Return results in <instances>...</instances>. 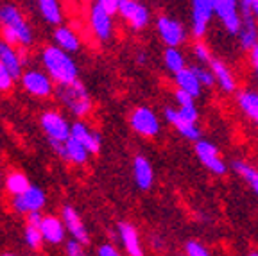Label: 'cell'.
Wrapping results in <instances>:
<instances>
[{
  "label": "cell",
  "instance_id": "6da1fadb",
  "mask_svg": "<svg viewBox=\"0 0 258 256\" xmlns=\"http://www.w3.org/2000/svg\"><path fill=\"white\" fill-rule=\"evenodd\" d=\"M0 40L22 48H29L34 43L31 24L25 20L22 9L11 2L0 6Z\"/></svg>",
  "mask_w": 258,
  "mask_h": 256
},
{
  "label": "cell",
  "instance_id": "7a4b0ae2",
  "mask_svg": "<svg viewBox=\"0 0 258 256\" xmlns=\"http://www.w3.org/2000/svg\"><path fill=\"white\" fill-rule=\"evenodd\" d=\"M40 63L56 84H69L79 79V67L76 59L57 45H47L41 48Z\"/></svg>",
  "mask_w": 258,
  "mask_h": 256
},
{
  "label": "cell",
  "instance_id": "3957f363",
  "mask_svg": "<svg viewBox=\"0 0 258 256\" xmlns=\"http://www.w3.org/2000/svg\"><path fill=\"white\" fill-rule=\"evenodd\" d=\"M54 95L61 102V106L72 116H76L77 120H83L93 109L92 95L79 79L69 84H57Z\"/></svg>",
  "mask_w": 258,
  "mask_h": 256
},
{
  "label": "cell",
  "instance_id": "277c9868",
  "mask_svg": "<svg viewBox=\"0 0 258 256\" xmlns=\"http://www.w3.org/2000/svg\"><path fill=\"white\" fill-rule=\"evenodd\" d=\"M20 84L25 93L36 99H48L56 92V83L43 68H27L20 76Z\"/></svg>",
  "mask_w": 258,
  "mask_h": 256
},
{
  "label": "cell",
  "instance_id": "5b68a950",
  "mask_svg": "<svg viewBox=\"0 0 258 256\" xmlns=\"http://www.w3.org/2000/svg\"><path fill=\"white\" fill-rule=\"evenodd\" d=\"M129 125L138 136H144V138H154L161 131L160 116L156 115L154 109L147 108V106H138L131 111Z\"/></svg>",
  "mask_w": 258,
  "mask_h": 256
},
{
  "label": "cell",
  "instance_id": "8992f818",
  "mask_svg": "<svg viewBox=\"0 0 258 256\" xmlns=\"http://www.w3.org/2000/svg\"><path fill=\"white\" fill-rule=\"evenodd\" d=\"M47 206V194L41 186L32 184L29 186L25 192L18 194V196L11 197V208L16 213L27 217L29 213H36Z\"/></svg>",
  "mask_w": 258,
  "mask_h": 256
},
{
  "label": "cell",
  "instance_id": "52a82bcc",
  "mask_svg": "<svg viewBox=\"0 0 258 256\" xmlns=\"http://www.w3.org/2000/svg\"><path fill=\"white\" fill-rule=\"evenodd\" d=\"M194 149H196V156L201 161V165L205 168H208L210 172L215 176H224L228 172V163L224 161V158L221 156L217 145L210 140H203L199 138L198 142H194Z\"/></svg>",
  "mask_w": 258,
  "mask_h": 256
},
{
  "label": "cell",
  "instance_id": "ba28073f",
  "mask_svg": "<svg viewBox=\"0 0 258 256\" xmlns=\"http://www.w3.org/2000/svg\"><path fill=\"white\" fill-rule=\"evenodd\" d=\"M40 125L48 142H67L70 138V122L56 109H47L41 113Z\"/></svg>",
  "mask_w": 258,
  "mask_h": 256
},
{
  "label": "cell",
  "instance_id": "9c48e42d",
  "mask_svg": "<svg viewBox=\"0 0 258 256\" xmlns=\"http://www.w3.org/2000/svg\"><path fill=\"white\" fill-rule=\"evenodd\" d=\"M117 15L133 29V31H144L151 22V11L140 0H120Z\"/></svg>",
  "mask_w": 258,
  "mask_h": 256
},
{
  "label": "cell",
  "instance_id": "30bf717a",
  "mask_svg": "<svg viewBox=\"0 0 258 256\" xmlns=\"http://www.w3.org/2000/svg\"><path fill=\"white\" fill-rule=\"evenodd\" d=\"M156 31L158 36L167 47H179L186 41L188 34H186L185 27L177 20L170 18L167 15H161L156 18Z\"/></svg>",
  "mask_w": 258,
  "mask_h": 256
},
{
  "label": "cell",
  "instance_id": "8fae6325",
  "mask_svg": "<svg viewBox=\"0 0 258 256\" xmlns=\"http://www.w3.org/2000/svg\"><path fill=\"white\" fill-rule=\"evenodd\" d=\"M214 11L226 31L237 36L240 29V4L238 0H212Z\"/></svg>",
  "mask_w": 258,
  "mask_h": 256
},
{
  "label": "cell",
  "instance_id": "7c38bea8",
  "mask_svg": "<svg viewBox=\"0 0 258 256\" xmlns=\"http://www.w3.org/2000/svg\"><path fill=\"white\" fill-rule=\"evenodd\" d=\"M61 220H63L64 229H67V235L72 238V240H77L79 244L88 245L90 244V231L86 229L85 222L81 219L79 212L74 208L72 204H64L61 208Z\"/></svg>",
  "mask_w": 258,
  "mask_h": 256
},
{
  "label": "cell",
  "instance_id": "4fadbf2b",
  "mask_svg": "<svg viewBox=\"0 0 258 256\" xmlns=\"http://www.w3.org/2000/svg\"><path fill=\"white\" fill-rule=\"evenodd\" d=\"M90 29L99 41H108L113 36V15H109L101 4H93L90 8Z\"/></svg>",
  "mask_w": 258,
  "mask_h": 256
},
{
  "label": "cell",
  "instance_id": "5bb4252c",
  "mask_svg": "<svg viewBox=\"0 0 258 256\" xmlns=\"http://www.w3.org/2000/svg\"><path fill=\"white\" fill-rule=\"evenodd\" d=\"M214 15L215 11L212 0H192V34L198 40L206 34Z\"/></svg>",
  "mask_w": 258,
  "mask_h": 256
},
{
  "label": "cell",
  "instance_id": "9a60e30c",
  "mask_svg": "<svg viewBox=\"0 0 258 256\" xmlns=\"http://www.w3.org/2000/svg\"><path fill=\"white\" fill-rule=\"evenodd\" d=\"M163 116H165V120L169 122L172 127H176V131L186 138L190 142H198L201 138V129H199L198 122H192L188 118L181 115V113L177 111V108H172V106H167L163 109Z\"/></svg>",
  "mask_w": 258,
  "mask_h": 256
},
{
  "label": "cell",
  "instance_id": "2e32d148",
  "mask_svg": "<svg viewBox=\"0 0 258 256\" xmlns=\"http://www.w3.org/2000/svg\"><path fill=\"white\" fill-rule=\"evenodd\" d=\"M117 235L125 256H145V249L140 240V233L131 222H118Z\"/></svg>",
  "mask_w": 258,
  "mask_h": 256
},
{
  "label": "cell",
  "instance_id": "e0dca14e",
  "mask_svg": "<svg viewBox=\"0 0 258 256\" xmlns=\"http://www.w3.org/2000/svg\"><path fill=\"white\" fill-rule=\"evenodd\" d=\"M25 50H27V48L13 47V45L6 43L4 40H0V63L4 65L9 72L13 74L15 79H20L22 72H24Z\"/></svg>",
  "mask_w": 258,
  "mask_h": 256
},
{
  "label": "cell",
  "instance_id": "ac0fdd59",
  "mask_svg": "<svg viewBox=\"0 0 258 256\" xmlns=\"http://www.w3.org/2000/svg\"><path fill=\"white\" fill-rule=\"evenodd\" d=\"M70 136L85 145L90 154H97L102 147V136L97 131H93V129L83 120H76L74 124H70Z\"/></svg>",
  "mask_w": 258,
  "mask_h": 256
},
{
  "label": "cell",
  "instance_id": "d6986e66",
  "mask_svg": "<svg viewBox=\"0 0 258 256\" xmlns=\"http://www.w3.org/2000/svg\"><path fill=\"white\" fill-rule=\"evenodd\" d=\"M40 231L43 242L50 245H61L67 242V229H64L61 217L57 215H43L40 222Z\"/></svg>",
  "mask_w": 258,
  "mask_h": 256
},
{
  "label": "cell",
  "instance_id": "ffe728a7",
  "mask_svg": "<svg viewBox=\"0 0 258 256\" xmlns=\"http://www.w3.org/2000/svg\"><path fill=\"white\" fill-rule=\"evenodd\" d=\"M240 47L244 50H251L258 45V22L249 11H240V29L237 32Z\"/></svg>",
  "mask_w": 258,
  "mask_h": 256
},
{
  "label": "cell",
  "instance_id": "44dd1931",
  "mask_svg": "<svg viewBox=\"0 0 258 256\" xmlns=\"http://www.w3.org/2000/svg\"><path fill=\"white\" fill-rule=\"evenodd\" d=\"M208 67L212 68V72L215 76V83L224 93H233L237 90V79H235L233 72L230 70V67L224 61L212 57V61L208 63Z\"/></svg>",
  "mask_w": 258,
  "mask_h": 256
},
{
  "label": "cell",
  "instance_id": "7402d4cb",
  "mask_svg": "<svg viewBox=\"0 0 258 256\" xmlns=\"http://www.w3.org/2000/svg\"><path fill=\"white\" fill-rule=\"evenodd\" d=\"M43 219L41 212L29 213L25 217V226H24V242L31 251H38L43 244V236L40 231V222Z\"/></svg>",
  "mask_w": 258,
  "mask_h": 256
},
{
  "label": "cell",
  "instance_id": "603a6c76",
  "mask_svg": "<svg viewBox=\"0 0 258 256\" xmlns=\"http://www.w3.org/2000/svg\"><path fill=\"white\" fill-rule=\"evenodd\" d=\"M133 177L135 183L140 190H151L154 183V168L151 165V161L144 156L138 154L133 160Z\"/></svg>",
  "mask_w": 258,
  "mask_h": 256
},
{
  "label": "cell",
  "instance_id": "cb8c5ba5",
  "mask_svg": "<svg viewBox=\"0 0 258 256\" xmlns=\"http://www.w3.org/2000/svg\"><path fill=\"white\" fill-rule=\"evenodd\" d=\"M54 45H57L59 48H63L64 52H79L81 50V38L79 34H77L76 31H74L72 27H69V25H57L56 29H54Z\"/></svg>",
  "mask_w": 258,
  "mask_h": 256
},
{
  "label": "cell",
  "instance_id": "d4e9b609",
  "mask_svg": "<svg viewBox=\"0 0 258 256\" xmlns=\"http://www.w3.org/2000/svg\"><path fill=\"white\" fill-rule=\"evenodd\" d=\"M174 83H176L177 90H183V92L190 93L194 99L201 97L203 84H201V81L198 79V76L194 74V70L190 67L183 68V70H179L177 74H174Z\"/></svg>",
  "mask_w": 258,
  "mask_h": 256
},
{
  "label": "cell",
  "instance_id": "484cf974",
  "mask_svg": "<svg viewBox=\"0 0 258 256\" xmlns=\"http://www.w3.org/2000/svg\"><path fill=\"white\" fill-rule=\"evenodd\" d=\"M237 104L240 111L258 127V92L254 90H240L237 93Z\"/></svg>",
  "mask_w": 258,
  "mask_h": 256
},
{
  "label": "cell",
  "instance_id": "4316f807",
  "mask_svg": "<svg viewBox=\"0 0 258 256\" xmlns=\"http://www.w3.org/2000/svg\"><path fill=\"white\" fill-rule=\"evenodd\" d=\"M88 158H90L88 149L81 144V142H77L76 138L70 136L69 140L64 142V149H63V156H61V160L69 161V163H72V165H86Z\"/></svg>",
  "mask_w": 258,
  "mask_h": 256
},
{
  "label": "cell",
  "instance_id": "83f0119b",
  "mask_svg": "<svg viewBox=\"0 0 258 256\" xmlns=\"http://www.w3.org/2000/svg\"><path fill=\"white\" fill-rule=\"evenodd\" d=\"M38 4V13L43 18V22H47L48 25H61L63 22V9H61L59 0H36Z\"/></svg>",
  "mask_w": 258,
  "mask_h": 256
},
{
  "label": "cell",
  "instance_id": "f1b7e54d",
  "mask_svg": "<svg viewBox=\"0 0 258 256\" xmlns=\"http://www.w3.org/2000/svg\"><path fill=\"white\" fill-rule=\"evenodd\" d=\"M4 186H6V192L11 197H15V196H18V194L25 192V190L31 186V181H29V177L25 176L24 172L13 170V172H9L8 176H6Z\"/></svg>",
  "mask_w": 258,
  "mask_h": 256
},
{
  "label": "cell",
  "instance_id": "f546056e",
  "mask_svg": "<svg viewBox=\"0 0 258 256\" xmlns=\"http://www.w3.org/2000/svg\"><path fill=\"white\" fill-rule=\"evenodd\" d=\"M231 168L235 170V174H238L242 179L249 184V188L253 190V194L258 197V170L256 168L251 167L249 163H246V161H242V160H235L233 163H231Z\"/></svg>",
  "mask_w": 258,
  "mask_h": 256
},
{
  "label": "cell",
  "instance_id": "4dcf8cb0",
  "mask_svg": "<svg viewBox=\"0 0 258 256\" xmlns=\"http://www.w3.org/2000/svg\"><path fill=\"white\" fill-rule=\"evenodd\" d=\"M163 63H165V68L172 76L188 67L185 54L179 50V47H167L165 52H163Z\"/></svg>",
  "mask_w": 258,
  "mask_h": 256
},
{
  "label": "cell",
  "instance_id": "1f68e13d",
  "mask_svg": "<svg viewBox=\"0 0 258 256\" xmlns=\"http://www.w3.org/2000/svg\"><path fill=\"white\" fill-rule=\"evenodd\" d=\"M194 70V74L198 76V79L201 81L203 88H214L215 84V76L214 72H212V68L208 67V65H194V67H190Z\"/></svg>",
  "mask_w": 258,
  "mask_h": 256
},
{
  "label": "cell",
  "instance_id": "d6a6232c",
  "mask_svg": "<svg viewBox=\"0 0 258 256\" xmlns=\"http://www.w3.org/2000/svg\"><path fill=\"white\" fill-rule=\"evenodd\" d=\"M192 54L194 57H196V61H198L199 65H208L210 61H212V50H210V47L205 43V41H196L192 47Z\"/></svg>",
  "mask_w": 258,
  "mask_h": 256
},
{
  "label": "cell",
  "instance_id": "836d02e7",
  "mask_svg": "<svg viewBox=\"0 0 258 256\" xmlns=\"http://www.w3.org/2000/svg\"><path fill=\"white\" fill-rule=\"evenodd\" d=\"M185 256H212L205 244L199 240H186L185 242Z\"/></svg>",
  "mask_w": 258,
  "mask_h": 256
},
{
  "label": "cell",
  "instance_id": "e575fe53",
  "mask_svg": "<svg viewBox=\"0 0 258 256\" xmlns=\"http://www.w3.org/2000/svg\"><path fill=\"white\" fill-rule=\"evenodd\" d=\"M15 77H13V74L9 72L8 68L4 67V65L0 63V93H8L11 92L13 84H15Z\"/></svg>",
  "mask_w": 258,
  "mask_h": 256
},
{
  "label": "cell",
  "instance_id": "d590c367",
  "mask_svg": "<svg viewBox=\"0 0 258 256\" xmlns=\"http://www.w3.org/2000/svg\"><path fill=\"white\" fill-rule=\"evenodd\" d=\"M64 254L67 256H88V252H86L85 245L70 238V240L64 242Z\"/></svg>",
  "mask_w": 258,
  "mask_h": 256
},
{
  "label": "cell",
  "instance_id": "8d00e7d4",
  "mask_svg": "<svg viewBox=\"0 0 258 256\" xmlns=\"http://www.w3.org/2000/svg\"><path fill=\"white\" fill-rule=\"evenodd\" d=\"M177 111L181 113L185 118H188V120L199 122V109H198V106H196V102L186 104V106H177Z\"/></svg>",
  "mask_w": 258,
  "mask_h": 256
},
{
  "label": "cell",
  "instance_id": "74e56055",
  "mask_svg": "<svg viewBox=\"0 0 258 256\" xmlns=\"http://www.w3.org/2000/svg\"><path fill=\"white\" fill-rule=\"evenodd\" d=\"M97 256H122V254L111 242H106V244H101L97 247Z\"/></svg>",
  "mask_w": 258,
  "mask_h": 256
},
{
  "label": "cell",
  "instance_id": "f35d334b",
  "mask_svg": "<svg viewBox=\"0 0 258 256\" xmlns=\"http://www.w3.org/2000/svg\"><path fill=\"white\" fill-rule=\"evenodd\" d=\"M174 100L177 102V106H186V104H192V102H196V99H194L190 93L183 92V90H177L174 92Z\"/></svg>",
  "mask_w": 258,
  "mask_h": 256
},
{
  "label": "cell",
  "instance_id": "ab89813d",
  "mask_svg": "<svg viewBox=\"0 0 258 256\" xmlns=\"http://www.w3.org/2000/svg\"><path fill=\"white\" fill-rule=\"evenodd\" d=\"M240 4V11H249L258 22V0H238Z\"/></svg>",
  "mask_w": 258,
  "mask_h": 256
},
{
  "label": "cell",
  "instance_id": "60d3db41",
  "mask_svg": "<svg viewBox=\"0 0 258 256\" xmlns=\"http://www.w3.org/2000/svg\"><path fill=\"white\" fill-rule=\"evenodd\" d=\"M97 4H101L109 15H117L118 11V4H120V0H95Z\"/></svg>",
  "mask_w": 258,
  "mask_h": 256
},
{
  "label": "cell",
  "instance_id": "b9f144b4",
  "mask_svg": "<svg viewBox=\"0 0 258 256\" xmlns=\"http://www.w3.org/2000/svg\"><path fill=\"white\" fill-rule=\"evenodd\" d=\"M149 244H151V247L154 249V251H161L163 249V245H165V240L161 238L160 235H151V238H149Z\"/></svg>",
  "mask_w": 258,
  "mask_h": 256
},
{
  "label": "cell",
  "instance_id": "7bdbcfd3",
  "mask_svg": "<svg viewBox=\"0 0 258 256\" xmlns=\"http://www.w3.org/2000/svg\"><path fill=\"white\" fill-rule=\"evenodd\" d=\"M249 59H251V67H253L254 77L258 79V57H249Z\"/></svg>",
  "mask_w": 258,
  "mask_h": 256
},
{
  "label": "cell",
  "instance_id": "ee69618b",
  "mask_svg": "<svg viewBox=\"0 0 258 256\" xmlns=\"http://www.w3.org/2000/svg\"><path fill=\"white\" fill-rule=\"evenodd\" d=\"M145 61H147V52H142V50H140V52H138L137 54V63H145Z\"/></svg>",
  "mask_w": 258,
  "mask_h": 256
},
{
  "label": "cell",
  "instance_id": "f6af8a7d",
  "mask_svg": "<svg viewBox=\"0 0 258 256\" xmlns=\"http://www.w3.org/2000/svg\"><path fill=\"white\" fill-rule=\"evenodd\" d=\"M0 256H18V254H15V252H2Z\"/></svg>",
  "mask_w": 258,
  "mask_h": 256
},
{
  "label": "cell",
  "instance_id": "bcb514c9",
  "mask_svg": "<svg viewBox=\"0 0 258 256\" xmlns=\"http://www.w3.org/2000/svg\"><path fill=\"white\" fill-rule=\"evenodd\" d=\"M247 256H258V251H253V252H249Z\"/></svg>",
  "mask_w": 258,
  "mask_h": 256
},
{
  "label": "cell",
  "instance_id": "7dc6e473",
  "mask_svg": "<svg viewBox=\"0 0 258 256\" xmlns=\"http://www.w3.org/2000/svg\"><path fill=\"white\" fill-rule=\"evenodd\" d=\"M0 181H2V170H0Z\"/></svg>",
  "mask_w": 258,
  "mask_h": 256
},
{
  "label": "cell",
  "instance_id": "c3c4849f",
  "mask_svg": "<svg viewBox=\"0 0 258 256\" xmlns=\"http://www.w3.org/2000/svg\"><path fill=\"white\" fill-rule=\"evenodd\" d=\"M0 6H2V4H0Z\"/></svg>",
  "mask_w": 258,
  "mask_h": 256
}]
</instances>
